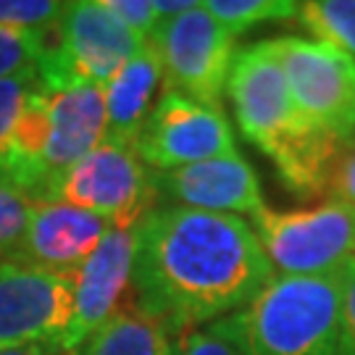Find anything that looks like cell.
Segmentation results:
<instances>
[{
	"label": "cell",
	"mask_w": 355,
	"mask_h": 355,
	"mask_svg": "<svg viewBox=\"0 0 355 355\" xmlns=\"http://www.w3.org/2000/svg\"><path fill=\"white\" fill-rule=\"evenodd\" d=\"M164 82V69L158 51L150 40H145L137 53L121 66L105 85V142L132 148L137 145L142 127L155 105V89Z\"/></svg>",
	"instance_id": "9a60e30c"
},
{
	"label": "cell",
	"mask_w": 355,
	"mask_h": 355,
	"mask_svg": "<svg viewBox=\"0 0 355 355\" xmlns=\"http://www.w3.org/2000/svg\"><path fill=\"white\" fill-rule=\"evenodd\" d=\"M116 224L66 203H32L16 263L71 274Z\"/></svg>",
	"instance_id": "5bb4252c"
},
{
	"label": "cell",
	"mask_w": 355,
	"mask_h": 355,
	"mask_svg": "<svg viewBox=\"0 0 355 355\" xmlns=\"http://www.w3.org/2000/svg\"><path fill=\"white\" fill-rule=\"evenodd\" d=\"M105 140L103 87L45 89L35 85L0 153V184L37 203L53 179Z\"/></svg>",
	"instance_id": "3957f363"
},
{
	"label": "cell",
	"mask_w": 355,
	"mask_h": 355,
	"mask_svg": "<svg viewBox=\"0 0 355 355\" xmlns=\"http://www.w3.org/2000/svg\"><path fill=\"white\" fill-rule=\"evenodd\" d=\"M211 329L242 355H340L343 295L337 274H277L245 308Z\"/></svg>",
	"instance_id": "277c9868"
},
{
	"label": "cell",
	"mask_w": 355,
	"mask_h": 355,
	"mask_svg": "<svg viewBox=\"0 0 355 355\" xmlns=\"http://www.w3.org/2000/svg\"><path fill=\"white\" fill-rule=\"evenodd\" d=\"M135 153L155 171H174L221 155H234L237 142L221 108H208L164 89L142 127Z\"/></svg>",
	"instance_id": "8fae6325"
},
{
	"label": "cell",
	"mask_w": 355,
	"mask_h": 355,
	"mask_svg": "<svg viewBox=\"0 0 355 355\" xmlns=\"http://www.w3.org/2000/svg\"><path fill=\"white\" fill-rule=\"evenodd\" d=\"M148 40L161 58L166 89L208 108H221L237 51L234 35L205 11L203 3L177 19L158 21Z\"/></svg>",
	"instance_id": "9c48e42d"
},
{
	"label": "cell",
	"mask_w": 355,
	"mask_h": 355,
	"mask_svg": "<svg viewBox=\"0 0 355 355\" xmlns=\"http://www.w3.org/2000/svg\"><path fill=\"white\" fill-rule=\"evenodd\" d=\"M35 85H37V66L0 79V153L6 150V145L11 140V132Z\"/></svg>",
	"instance_id": "7402d4cb"
},
{
	"label": "cell",
	"mask_w": 355,
	"mask_h": 355,
	"mask_svg": "<svg viewBox=\"0 0 355 355\" xmlns=\"http://www.w3.org/2000/svg\"><path fill=\"white\" fill-rule=\"evenodd\" d=\"M171 345H174V355H242L234 345L224 340L221 334H216L211 327L182 331L171 340Z\"/></svg>",
	"instance_id": "d4e9b609"
},
{
	"label": "cell",
	"mask_w": 355,
	"mask_h": 355,
	"mask_svg": "<svg viewBox=\"0 0 355 355\" xmlns=\"http://www.w3.org/2000/svg\"><path fill=\"white\" fill-rule=\"evenodd\" d=\"M340 295H343V347L340 355H355V258H347L337 268Z\"/></svg>",
	"instance_id": "484cf974"
},
{
	"label": "cell",
	"mask_w": 355,
	"mask_h": 355,
	"mask_svg": "<svg viewBox=\"0 0 355 355\" xmlns=\"http://www.w3.org/2000/svg\"><path fill=\"white\" fill-rule=\"evenodd\" d=\"M66 3L55 0H0V26L19 32H53Z\"/></svg>",
	"instance_id": "d6986e66"
},
{
	"label": "cell",
	"mask_w": 355,
	"mask_h": 355,
	"mask_svg": "<svg viewBox=\"0 0 355 355\" xmlns=\"http://www.w3.org/2000/svg\"><path fill=\"white\" fill-rule=\"evenodd\" d=\"M227 95L242 135L266 153L284 187L300 198L324 195L329 166L343 142L316 129L297 111L271 37L234 53Z\"/></svg>",
	"instance_id": "7a4b0ae2"
},
{
	"label": "cell",
	"mask_w": 355,
	"mask_h": 355,
	"mask_svg": "<svg viewBox=\"0 0 355 355\" xmlns=\"http://www.w3.org/2000/svg\"><path fill=\"white\" fill-rule=\"evenodd\" d=\"M53 32H19L0 26V79L37 66Z\"/></svg>",
	"instance_id": "ffe728a7"
},
{
	"label": "cell",
	"mask_w": 355,
	"mask_h": 355,
	"mask_svg": "<svg viewBox=\"0 0 355 355\" xmlns=\"http://www.w3.org/2000/svg\"><path fill=\"white\" fill-rule=\"evenodd\" d=\"M274 277L240 216L164 205L135 224L132 311L171 340L245 308Z\"/></svg>",
	"instance_id": "6da1fadb"
},
{
	"label": "cell",
	"mask_w": 355,
	"mask_h": 355,
	"mask_svg": "<svg viewBox=\"0 0 355 355\" xmlns=\"http://www.w3.org/2000/svg\"><path fill=\"white\" fill-rule=\"evenodd\" d=\"M327 195L334 203L355 208V137L343 142L334 153L327 179Z\"/></svg>",
	"instance_id": "603a6c76"
},
{
	"label": "cell",
	"mask_w": 355,
	"mask_h": 355,
	"mask_svg": "<svg viewBox=\"0 0 355 355\" xmlns=\"http://www.w3.org/2000/svg\"><path fill=\"white\" fill-rule=\"evenodd\" d=\"M297 21L355 61V0H305L297 6Z\"/></svg>",
	"instance_id": "e0dca14e"
},
{
	"label": "cell",
	"mask_w": 355,
	"mask_h": 355,
	"mask_svg": "<svg viewBox=\"0 0 355 355\" xmlns=\"http://www.w3.org/2000/svg\"><path fill=\"white\" fill-rule=\"evenodd\" d=\"M0 355H51V347H42V345H24V347H6V350H0Z\"/></svg>",
	"instance_id": "83f0119b"
},
{
	"label": "cell",
	"mask_w": 355,
	"mask_h": 355,
	"mask_svg": "<svg viewBox=\"0 0 355 355\" xmlns=\"http://www.w3.org/2000/svg\"><path fill=\"white\" fill-rule=\"evenodd\" d=\"M32 200L21 192L0 184V258L13 261L26 234Z\"/></svg>",
	"instance_id": "44dd1931"
},
{
	"label": "cell",
	"mask_w": 355,
	"mask_h": 355,
	"mask_svg": "<svg viewBox=\"0 0 355 355\" xmlns=\"http://www.w3.org/2000/svg\"><path fill=\"white\" fill-rule=\"evenodd\" d=\"M74 318L71 274L0 258V350L61 343Z\"/></svg>",
	"instance_id": "30bf717a"
},
{
	"label": "cell",
	"mask_w": 355,
	"mask_h": 355,
	"mask_svg": "<svg viewBox=\"0 0 355 355\" xmlns=\"http://www.w3.org/2000/svg\"><path fill=\"white\" fill-rule=\"evenodd\" d=\"M297 111L329 137H355V61L321 40L271 37Z\"/></svg>",
	"instance_id": "ba28073f"
},
{
	"label": "cell",
	"mask_w": 355,
	"mask_h": 355,
	"mask_svg": "<svg viewBox=\"0 0 355 355\" xmlns=\"http://www.w3.org/2000/svg\"><path fill=\"white\" fill-rule=\"evenodd\" d=\"M250 221L279 277H329L355 258V208L350 205L324 200L297 211L263 205Z\"/></svg>",
	"instance_id": "8992f818"
},
{
	"label": "cell",
	"mask_w": 355,
	"mask_h": 355,
	"mask_svg": "<svg viewBox=\"0 0 355 355\" xmlns=\"http://www.w3.org/2000/svg\"><path fill=\"white\" fill-rule=\"evenodd\" d=\"M82 355H174V345L150 318L121 311L82 347Z\"/></svg>",
	"instance_id": "2e32d148"
},
{
	"label": "cell",
	"mask_w": 355,
	"mask_h": 355,
	"mask_svg": "<svg viewBox=\"0 0 355 355\" xmlns=\"http://www.w3.org/2000/svg\"><path fill=\"white\" fill-rule=\"evenodd\" d=\"M153 184L158 195L192 211L253 216L266 205L253 166L240 153L174 171H153Z\"/></svg>",
	"instance_id": "4fadbf2b"
},
{
	"label": "cell",
	"mask_w": 355,
	"mask_h": 355,
	"mask_svg": "<svg viewBox=\"0 0 355 355\" xmlns=\"http://www.w3.org/2000/svg\"><path fill=\"white\" fill-rule=\"evenodd\" d=\"M203 6L218 24L237 37L240 32L255 24L284 21L297 16L300 3L295 0H208Z\"/></svg>",
	"instance_id": "ac0fdd59"
},
{
	"label": "cell",
	"mask_w": 355,
	"mask_h": 355,
	"mask_svg": "<svg viewBox=\"0 0 355 355\" xmlns=\"http://www.w3.org/2000/svg\"><path fill=\"white\" fill-rule=\"evenodd\" d=\"M135 263V227H111L101 245L71 271L74 282V318L55 350L66 355L82 347L121 313V300L129 295Z\"/></svg>",
	"instance_id": "7c38bea8"
},
{
	"label": "cell",
	"mask_w": 355,
	"mask_h": 355,
	"mask_svg": "<svg viewBox=\"0 0 355 355\" xmlns=\"http://www.w3.org/2000/svg\"><path fill=\"white\" fill-rule=\"evenodd\" d=\"M103 8L114 16L119 24H124L140 40H148L155 24L161 21L155 13L153 0H101Z\"/></svg>",
	"instance_id": "cb8c5ba5"
},
{
	"label": "cell",
	"mask_w": 355,
	"mask_h": 355,
	"mask_svg": "<svg viewBox=\"0 0 355 355\" xmlns=\"http://www.w3.org/2000/svg\"><path fill=\"white\" fill-rule=\"evenodd\" d=\"M142 42L145 40L132 35L103 8L101 0L66 3L64 16L37 61V82L45 89L103 87Z\"/></svg>",
	"instance_id": "5b68a950"
},
{
	"label": "cell",
	"mask_w": 355,
	"mask_h": 355,
	"mask_svg": "<svg viewBox=\"0 0 355 355\" xmlns=\"http://www.w3.org/2000/svg\"><path fill=\"white\" fill-rule=\"evenodd\" d=\"M158 198L153 171L124 145L103 140L48 184L37 203H66L108 218L116 227H135Z\"/></svg>",
	"instance_id": "52a82bcc"
},
{
	"label": "cell",
	"mask_w": 355,
	"mask_h": 355,
	"mask_svg": "<svg viewBox=\"0 0 355 355\" xmlns=\"http://www.w3.org/2000/svg\"><path fill=\"white\" fill-rule=\"evenodd\" d=\"M155 3V13L158 19L166 21V19H177L182 13H187L190 8L198 6V0H153Z\"/></svg>",
	"instance_id": "4316f807"
}]
</instances>
